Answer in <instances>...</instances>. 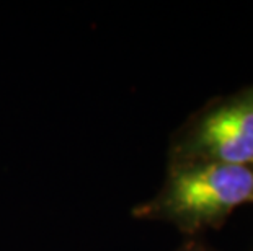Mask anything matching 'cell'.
<instances>
[{
	"label": "cell",
	"instance_id": "7a4b0ae2",
	"mask_svg": "<svg viewBox=\"0 0 253 251\" xmlns=\"http://www.w3.org/2000/svg\"><path fill=\"white\" fill-rule=\"evenodd\" d=\"M188 162L253 167V88L208 105L181 127L170 163Z\"/></svg>",
	"mask_w": 253,
	"mask_h": 251
},
{
	"label": "cell",
	"instance_id": "6da1fadb",
	"mask_svg": "<svg viewBox=\"0 0 253 251\" xmlns=\"http://www.w3.org/2000/svg\"><path fill=\"white\" fill-rule=\"evenodd\" d=\"M253 202V167L188 162L170 163L167 179L152 199L132 215L162 220L196 235L219 228L237 207Z\"/></svg>",
	"mask_w": 253,
	"mask_h": 251
},
{
	"label": "cell",
	"instance_id": "3957f363",
	"mask_svg": "<svg viewBox=\"0 0 253 251\" xmlns=\"http://www.w3.org/2000/svg\"><path fill=\"white\" fill-rule=\"evenodd\" d=\"M176 251H214V250L208 248V247H204V245L198 243V242H190V243L183 245V247L178 248Z\"/></svg>",
	"mask_w": 253,
	"mask_h": 251
}]
</instances>
